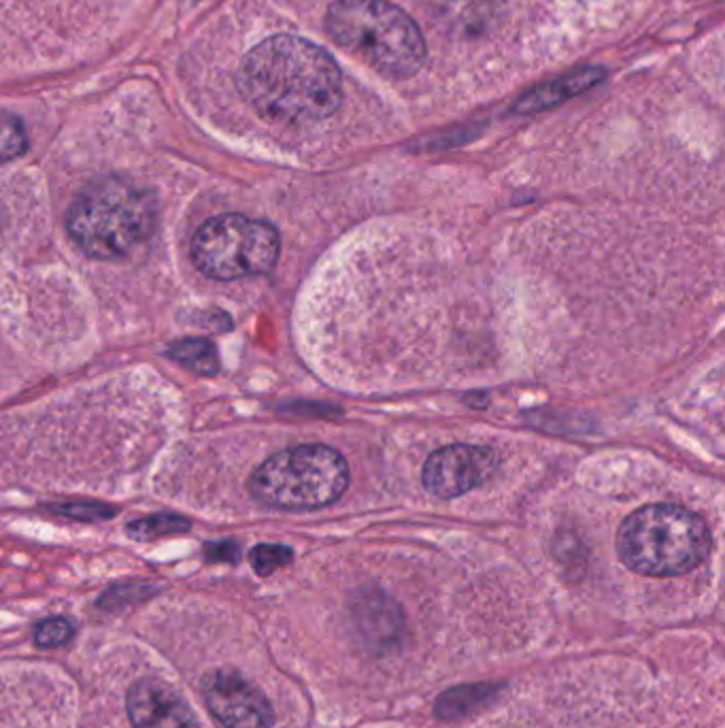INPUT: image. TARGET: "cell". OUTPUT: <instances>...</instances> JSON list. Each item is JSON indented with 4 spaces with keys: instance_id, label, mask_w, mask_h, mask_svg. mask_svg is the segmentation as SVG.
<instances>
[{
    "instance_id": "cell-17",
    "label": "cell",
    "mask_w": 725,
    "mask_h": 728,
    "mask_svg": "<svg viewBox=\"0 0 725 728\" xmlns=\"http://www.w3.org/2000/svg\"><path fill=\"white\" fill-rule=\"evenodd\" d=\"M0 224H2V207H0Z\"/></svg>"
},
{
    "instance_id": "cell-11",
    "label": "cell",
    "mask_w": 725,
    "mask_h": 728,
    "mask_svg": "<svg viewBox=\"0 0 725 728\" xmlns=\"http://www.w3.org/2000/svg\"><path fill=\"white\" fill-rule=\"evenodd\" d=\"M189 529H191V522L186 517L173 515V513H158V515H147V517L131 522L126 531H128L131 540L154 541L168 537V535L188 533Z\"/></svg>"
},
{
    "instance_id": "cell-15",
    "label": "cell",
    "mask_w": 725,
    "mask_h": 728,
    "mask_svg": "<svg viewBox=\"0 0 725 728\" xmlns=\"http://www.w3.org/2000/svg\"><path fill=\"white\" fill-rule=\"evenodd\" d=\"M73 637V624L66 618H48L37 626L34 639L41 647L64 646Z\"/></svg>"
},
{
    "instance_id": "cell-6",
    "label": "cell",
    "mask_w": 725,
    "mask_h": 728,
    "mask_svg": "<svg viewBox=\"0 0 725 728\" xmlns=\"http://www.w3.org/2000/svg\"><path fill=\"white\" fill-rule=\"evenodd\" d=\"M191 260L203 275L217 281L267 275L279 260L277 228L241 214H224L200 224L191 237Z\"/></svg>"
},
{
    "instance_id": "cell-16",
    "label": "cell",
    "mask_w": 725,
    "mask_h": 728,
    "mask_svg": "<svg viewBox=\"0 0 725 728\" xmlns=\"http://www.w3.org/2000/svg\"><path fill=\"white\" fill-rule=\"evenodd\" d=\"M205 554L211 558V561H237L239 556V547L232 543V541H226V543H209L205 547Z\"/></svg>"
},
{
    "instance_id": "cell-3",
    "label": "cell",
    "mask_w": 725,
    "mask_h": 728,
    "mask_svg": "<svg viewBox=\"0 0 725 728\" xmlns=\"http://www.w3.org/2000/svg\"><path fill=\"white\" fill-rule=\"evenodd\" d=\"M66 228L90 258L120 260L154 233L156 201L128 180L103 177L75 196Z\"/></svg>"
},
{
    "instance_id": "cell-7",
    "label": "cell",
    "mask_w": 725,
    "mask_h": 728,
    "mask_svg": "<svg viewBox=\"0 0 725 728\" xmlns=\"http://www.w3.org/2000/svg\"><path fill=\"white\" fill-rule=\"evenodd\" d=\"M500 464L496 450L456 443L436 450L424 464L422 482L432 496L457 499L487 482Z\"/></svg>"
},
{
    "instance_id": "cell-14",
    "label": "cell",
    "mask_w": 725,
    "mask_h": 728,
    "mask_svg": "<svg viewBox=\"0 0 725 728\" xmlns=\"http://www.w3.org/2000/svg\"><path fill=\"white\" fill-rule=\"evenodd\" d=\"M50 512L80 522H101V520H111L115 515V510L103 503H66V505L50 507Z\"/></svg>"
},
{
    "instance_id": "cell-4",
    "label": "cell",
    "mask_w": 725,
    "mask_h": 728,
    "mask_svg": "<svg viewBox=\"0 0 725 728\" xmlns=\"http://www.w3.org/2000/svg\"><path fill=\"white\" fill-rule=\"evenodd\" d=\"M621 563L643 575L671 577L702 565L711 533L698 513L681 505H646L619 526Z\"/></svg>"
},
{
    "instance_id": "cell-13",
    "label": "cell",
    "mask_w": 725,
    "mask_h": 728,
    "mask_svg": "<svg viewBox=\"0 0 725 728\" xmlns=\"http://www.w3.org/2000/svg\"><path fill=\"white\" fill-rule=\"evenodd\" d=\"M249 561L258 575H270L277 568L292 563V550L283 547V545H270V543L258 545L251 550Z\"/></svg>"
},
{
    "instance_id": "cell-12",
    "label": "cell",
    "mask_w": 725,
    "mask_h": 728,
    "mask_svg": "<svg viewBox=\"0 0 725 728\" xmlns=\"http://www.w3.org/2000/svg\"><path fill=\"white\" fill-rule=\"evenodd\" d=\"M28 147V136L22 122L13 115L0 113V164L20 158Z\"/></svg>"
},
{
    "instance_id": "cell-1",
    "label": "cell",
    "mask_w": 725,
    "mask_h": 728,
    "mask_svg": "<svg viewBox=\"0 0 725 728\" xmlns=\"http://www.w3.org/2000/svg\"><path fill=\"white\" fill-rule=\"evenodd\" d=\"M239 85L251 107L283 124H315L343 103L339 64L296 34H275L245 55Z\"/></svg>"
},
{
    "instance_id": "cell-5",
    "label": "cell",
    "mask_w": 725,
    "mask_h": 728,
    "mask_svg": "<svg viewBox=\"0 0 725 728\" xmlns=\"http://www.w3.org/2000/svg\"><path fill=\"white\" fill-rule=\"evenodd\" d=\"M350 485V466L328 445H298L272 454L249 480L256 501L281 512H315L339 501Z\"/></svg>"
},
{
    "instance_id": "cell-10",
    "label": "cell",
    "mask_w": 725,
    "mask_h": 728,
    "mask_svg": "<svg viewBox=\"0 0 725 728\" xmlns=\"http://www.w3.org/2000/svg\"><path fill=\"white\" fill-rule=\"evenodd\" d=\"M166 353H168V358L184 365L196 376L214 378L219 373V353L209 339H203V337L182 339V341L173 344Z\"/></svg>"
},
{
    "instance_id": "cell-2",
    "label": "cell",
    "mask_w": 725,
    "mask_h": 728,
    "mask_svg": "<svg viewBox=\"0 0 725 728\" xmlns=\"http://www.w3.org/2000/svg\"><path fill=\"white\" fill-rule=\"evenodd\" d=\"M325 32L387 80L415 78L428 58L417 22L390 0H334L325 13Z\"/></svg>"
},
{
    "instance_id": "cell-8",
    "label": "cell",
    "mask_w": 725,
    "mask_h": 728,
    "mask_svg": "<svg viewBox=\"0 0 725 728\" xmlns=\"http://www.w3.org/2000/svg\"><path fill=\"white\" fill-rule=\"evenodd\" d=\"M203 695L209 711L226 728H270L275 722V709L267 695L235 669L207 675Z\"/></svg>"
},
{
    "instance_id": "cell-9",
    "label": "cell",
    "mask_w": 725,
    "mask_h": 728,
    "mask_svg": "<svg viewBox=\"0 0 725 728\" xmlns=\"http://www.w3.org/2000/svg\"><path fill=\"white\" fill-rule=\"evenodd\" d=\"M126 714L133 728H200L182 690L160 677H143L126 693Z\"/></svg>"
}]
</instances>
